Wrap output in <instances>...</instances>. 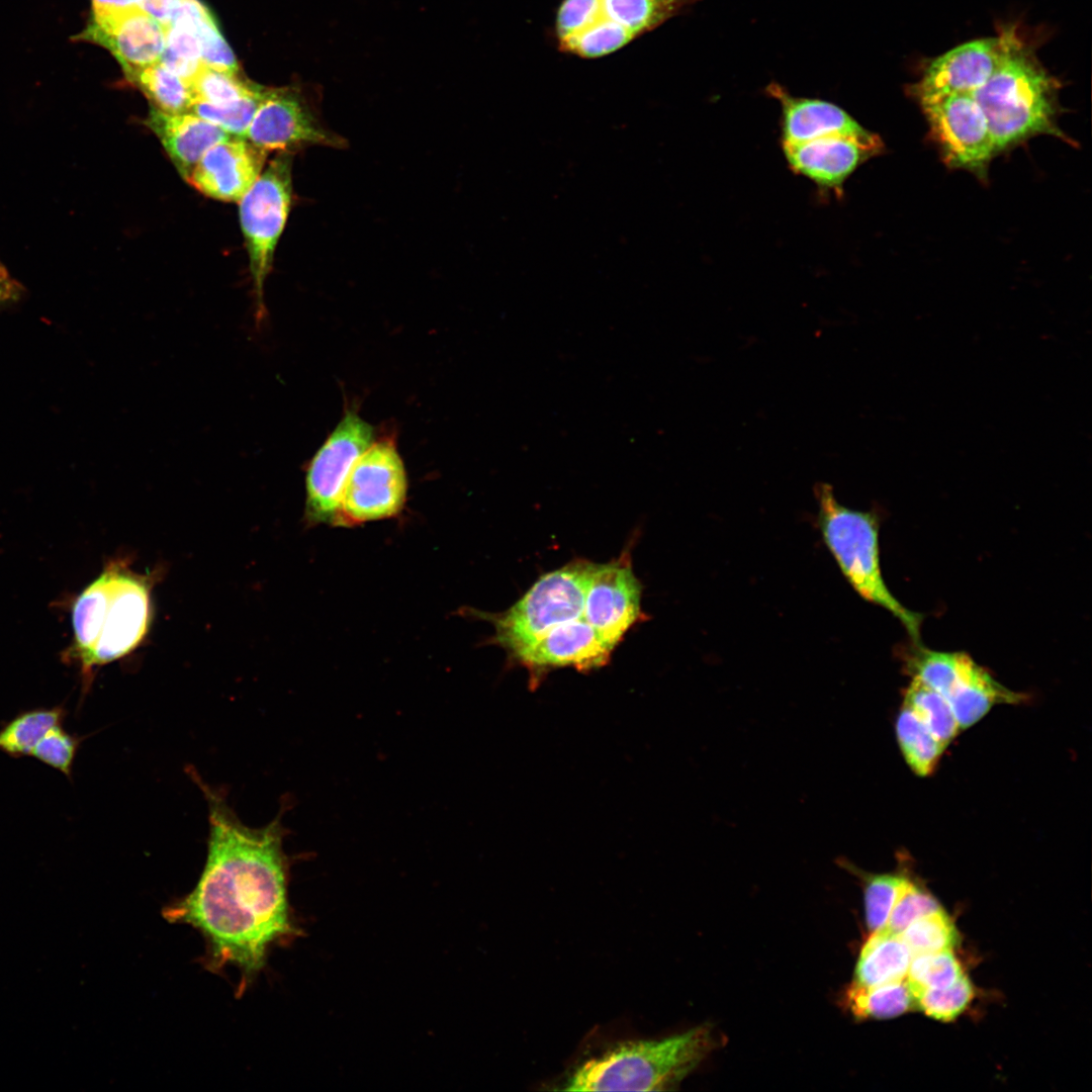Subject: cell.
Returning <instances> with one entry per match:
<instances>
[{
  "mask_svg": "<svg viewBox=\"0 0 1092 1092\" xmlns=\"http://www.w3.org/2000/svg\"><path fill=\"white\" fill-rule=\"evenodd\" d=\"M190 776L209 811L206 861L194 889L164 910L171 922L191 925L207 942L211 966H235L245 978L264 966L269 947L291 930L287 902L288 831L280 813L261 828L243 824L225 794Z\"/></svg>",
  "mask_w": 1092,
  "mask_h": 1092,
  "instance_id": "6da1fadb",
  "label": "cell"
},
{
  "mask_svg": "<svg viewBox=\"0 0 1092 1092\" xmlns=\"http://www.w3.org/2000/svg\"><path fill=\"white\" fill-rule=\"evenodd\" d=\"M152 582L111 561L76 599L67 656L80 664L88 685L95 667L128 655L144 641L153 616Z\"/></svg>",
  "mask_w": 1092,
  "mask_h": 1092,
  "instance_id": "7a4b0ae2",
  "label": "cell"
},
{
  "mask_svg": "<svg viewBox=\"0 0 1092 1092\" xmlns=\"http://www.w3.org/2000/svg\"><path fill=\"white\" fill-rule=\"evenodd\" d=\"M1002 33L1001 61L974 93L987 118L996 153L1036 134L1060 135L1055 123V82L1014 28Z\"/></svg>",
  "mask_w": 1092,
  "mask_h": 1092,
  "instance_id": "3957f363",
  "label": "cell"
},
{
  "mask_svg": "<svg viewBox=\"0 0 1092 1092\" xmlns=\"http://www.w3.org/2000/svg\"><path fill=\"white\" fill-rule=\"evenodd\" d=\"M708 1027L663 1039L624 1042L577 1067L566 1091H660L690 1074L712 1050Z\"/></svg>",
  "mask_w": 1092,
  "mask_h": 1092,
  "instance_id": "277c9868",
  "label": "cell"
},
{
  "mask_svg": "<svg viewBox=\"0 0 1092 1092\" xmlns=\"http://www.w3.org/2000/svg\"><path fill=\"white\" fill-rule=\"evenodd\" d=\"M701 0H562L554 22L559 51L581 59L611 55Z\"/></svg>",
  "mask_w": 1092,
  "mask_h": 1092,
  "instance_id": "5b68a950",
  "label": "cell"
},
{
  "mask_svg": "<svg viewBox=\"0 0 1092 1092\" xmlns=\"http://www.w3.org/2000/svg\"><path fill=\"white\" fill-rule=\"evenodd\" d=\"M816 495L820 533L844 577L861 598L897 618L914 643L919 645L923 617L904 607L892 595L883 578L879 523L875 514L841 505L829 484L818 485Z\"/></svg>",
  "mask_w": 1092,
  "mask_h": 1092,
  "instance_id": "8992f818",
  "label": "cell"
},
{
  "mask_svg": "<svg viewBox=\"0 0 1092 1092\" xmlns=\"http://www.w3.org/2000/svg\"><path fill=\"white\" fill-rule=\"evenodd\" d=\"M596 564L577 560L541 576L510 609L477 613L494 627L493 643L513 657L559 624L583 617Z\"/></svg>",
  "mask_w": 1092,
  "mask_h": 1092,
  "instance_id": "52a82bcc",
  "label": "cell"
},
{
  "mask_svg": "<svg viewBox=\"0 0 1092 1092\" xmlns=\"http://www.w3.org/2000/svg\"><path fill=\"white\" fill-rule=\"evenodd\" d=\"M292 155L277 153L239 201L259 329L266 317L264 285L292 204Z\"/></svg>",
  "mask_w": 1092,
  "mask_h": 1092,
  "instance_id": "ba28073f",
  "label": "cell"
},
{
  "mask_svg": "<svg viewBox=\"0 0 1092 1092\" xmlns=\"http://www.w3.org/2000/svg\"><path fill=\"white\" fill-rule=\"evenodd\" d=\"M406 475L394 444H371L346 480L335 526H356L396 516L403 508Z\"/></svg>",
  "mask_w": 1092,
  "mask_h": 1092,
  "instance_id": "9c48e42d",
  "label": "cell"
},
{
  "mask_svg": "<svg viewBox=\"0 0 1092 1092\" xmlns=\"http://www.w3.org/2000/svg\"><path fill=\"white\" fill-rule=\"evenodd\" d=\"M372 427L347 413L308 464L304 519L336 525L343 489L359 456L371 445Z\"/></svg>",
  "mask_w": 1092,
  "mask_h": 1092,
  "instance_id": "30bf717a",
  "label": "cell"
},
{
  "mask_svg": "<svg viewBox=\"0 0 1092 1092\" xmlns=\"http://www.w3.org/2000/svg\"><path fill=\"white\" fill-rule=\"evenodd\" d=\"M245 139L267 154H294L310 146L347 147V141L328 128L299 93L287 88H264Z\"/></svg>",
  "mask_w": 1092,
  "mask_h": 1092,
  "instance_id": "8fae6325",
  "label": "cell"
},
{
  "mask_svg": "<svg viewBox=\"0 0 1092 1092\" xmlns=\"http://www.w3.org/2000/svg\"><path fill=\"white\" fill-rule=\"evenodd\" d=\"M931 133L952 167L983 171L996 149L974 94H953L922 106Z\"/></svg>",
  "mask_w": 1092,
  "mask_h": 1092,
  "instance_id": "7c38bea8",
  "label": "cell"
},
{
  "mask_svg": "<svg viewBox=\"0 0 1092 1092\" xmlns=\"http://www.w3.org/2000/svg\"><path fill=\"white\" fill-rule=\"evenodd\" d=\"M791 170L823 189L842 193L846 179L859 165L880 154L883 142L875 132L834 133L807 142L782 144Z\"/></svg>",
  "mask_w": 1092,
  "mask_h": 1092,
  "instance_id": "4fadbf2b",
  "label": "cell"
},
{
  "mask_svg": "<svg viewBox=\"0 0 1092 1092\" xmlns=\"http://www.w3.org/2000/svg\"><path fill=\"white\" fill-rule=\"evenodd\" d=\"M1003 50L1001 32L963 43L933 60L914 87L920 105L953 94H974L997 69Z\"/></svg>",
  "mask_w": 1092,
  "mask_h": 1092,
  "instance_id": "5bb4252c",
  "label": "cell"
},
{
  "mask_svg": "<svg viewBox=\"0 0 1092 1092\" xmlns=\"http://www.w3.org/2000/svg\"><path fill=\"white\" fill-rule=\"evenodd\" d=\"M641 585L629 556L596 564L585 596L583 619L615 646L640 617Z\"/></svg>",
  "mask_w": 1092,
  "mask_h": 1092,
  "instance_id": "9a60e30c",
  "label": "cell"
},
{
  "mask_svg": "<svg viewBox=\"0 0 1092 1092\" xmlns=\"http://www.w3.org/2000/svg\"><path fill=\"white\" fill-rule=\"evenodd\" d=\"M267 153L248 140L231 136L210 147L187 177L203 195L239 202L265 167Z\"/></svg>",
  "mask_w": 1092,
  "mask_h": 1092,
  "instance_id": "2e32d148",
  "label": "cell"
},
{
  "mask_svg": "<svg viewBox=\"0 0 1092 1092\" xmlns=\"http://www.w3.org/2000/svg\"><path fill=\"white\" fill-rule=\"evenodd\" d=\"M614 647L582 617L559 624L513 657L537 679L554 667L573 666L579 670L600 667L607 663Z\"/></svg>",
  "mask_w": 1092,
  "mask_h": 1092,
  "instance_id": "e0dca14e",
  "label": "cell"
},
{
  "mask_svg": "<svg viewBox=\"0 0 1092 1092\" xmlns=\"http://www.w3.org/2000/svg\"><path fill=\"white\" fill-rule=\"evenodd\" d=\"M74 39L103 47L127 75L161 61L165 28L139 9L103 21L89 20Z\"/></svg>",
  "mask_w": 1092,
  "mask_h": 1092,
  "instance_id": "ac0fdd59",
  "label": "cell"
},
{
  "mask_svg": "<svg viewBox=\"0 0 1092 1092\" xmlns=\"http://www.w3.org/2000/svg\"><path fill=\"white\" fill-rule=\"evenodd\" d=\"M764 91L781 106L782 144L802 143L834 133L858 134L868 130L833 102L792 95L777 82H770Z\"/></svg>",
  "mask_w": 1092,
  "mask_h": 1092,
  "instance_id": "d6986e66",
  "label": "cell"
},
{
  "mask_svg": "<svg viewBox=\"0 0 1092 1092\" xmlns=\"http://www.w3.org/2000/svg\"><path fill=\"white\" fill-rule=\"evenodd\" d=\"M145 123L159 139L185 180L210 147L232 136L219 126L189 111L166 112L152 106Z\"/></svg>",
  "mask_w": 1092,
  "mask_h": 1092,
  "instance_id": "ffe728a7",
  "label": "cell"
},
{
  "mask_svg": "<svg viewBox=\"0 0 1092 1092\" xmlns=\"http://www.w3.org/2000/svg\"><path fill=\"white\" fill-rule=\"evenodd\" d=\"M946 699L962 730L982 719L994 705L1018 704L1026 696L1002 686L966 654L957 684Z\"/></svg>",
  "mask_w": 1092,
  "mask_h": 1092,
  "instance_id": "44dd1931",
  "label": "cell"
},
{
  "mask_svg": "<svg viewBox=\"0 0 1092 1092\" xmlns=\"http://www.w3.org/2000/svg\"><path fill=\"white\" fill-rule=\"evenodd\" d=\"M912 953L900 934L879 929L864 943L857 960L854 982L876 986L906 978Z\"/></svg>",
  "mask_w": 1092,
  "mask_h": 1092,
  "instance_id": "7402d4cb",
  "label": "cell"
},
{
  "mask_svg": "<svg viewBox=\"0 0 1092 1092\" xmlns=\"http://www.w3.org/2000/svg\"><path fill=\"white\" fill-rule=\"evenodd\" d=\"M843 1003L857 1018H891L916 1007L906 978L876 985L852 984L843 995Z\"/></svg>",
  "mask_w": 1092,
  "mask_h": 1092,
  "instance_id": "603a6c76",
  "label": "cell"
},
{
  "mask_svg": "<svg viewBox=\"0 0 1092 1092\" xmlns=\"http://www.w3.org/2000/svg\"><path fill=\"white\" fill-rule=\"evenodd\" d=\"M125 77L143 91L154 107L166 112L189 111L192 103L189 84L162 62L132 71Z\"/></svg>",
  "mask_w": 1092,
  "mask_h": 1092,
  "instance_id": "cb8c5ba5",
  "label": "cell"
},
{
  "mask_svg": "<svg viewBox=\"0 0 1092 1092\" xmlns=\"http://www.w3.org/2000/svg\"><path fill=\"white\" fill-rule=\"evenodd\" d=\"M896 735L900 750L910 768L920 777L930 775L945 747L904 704L896 721Z\"/></svg>",
  "mask_w": 1092,
  "mask_h": 1092,
  "instance_id": "d4e9b609",
  "label": "cell"
},
{
  "mask_svg": "<svg viewBox=\"0 0 1092 1092\" xmlns=\"http://www.w3.org/2000/svg\"><path fill=\"white\" fill-rule=\"evenodd\" d=\"M903 704L915 713L944 747L961 730L948 700L915 678L906 690Z\"/></svg>",
  "mask_w": 1092,
  "mask_h": 1092,
  "instance_id": "484cf974",
  "label": "cell"
},
{
  "mask_svg": "<svg viewBox=\"0 0 1092 1092\" xmlns=\"http://www.w3.org/2000/svg\"><path fill=\"white\" fill-rule=\"evenodd\" d=\"M967 653L934 651L917 645L906 657V670L945 698L954 688Z\"/></svg>",
  "mask_w": 1092,
  "mask_h": 1092,
  "instance_id": "4316f807",
  "label": "cell"
},
{
  "mask_svg": "<svg viewBox=\"0 0 1092 1092\" xmlns=\"http://www.w3.org/2000/svg\"><path fill=\"white\" fill-rule=\"evenodd\" d=\"M61 708L22 713L0 730V750L12 756L30 755L33 747L56 725L62 724Z\"/></svg>",
  "mask_w": 1092,
  "mask_h": 1092,
  "instance_id": "83f0119b",
  "label": "cell"
},
{
  "mask_svg": "<svg viewBox=\"0 0 1092 1092\" xmlns=\"http://www.w3.org/2000/svg\"><path fill=\"white\" fill-rule=\"evenodd\" d=\"M900 935L912 957L952 949L960 941L952 920L941 908L916 918Z\"/></svg>",
  "mask_w": 1092,
  "mask_h": 1092,
  "instance_id": "f1b7e54d",
  "label": "cell"
},
{
  "mask_svg": "<svg viewBox=\"0 0 1092 1092\" xmlns=\"http://www.w3.org/2000/svg\"><path fill=\"white\" fill-rule=\"evenodd\" d=\"M197 25L173 21L165 29V48L160 61L188 84L202 66Z\"/></svg>",
  "mask_w": 1092,
  "mask_h": 1092,
  "instance_id": "f546056e",
  "label": "cell"
},
{
  "mask_svg": "<svg viewBox=\"0 0 1092 1092\" xmlns=\"http://www.w3.org/2000/svg\"><path fill=\"white\" fill-rule=\"evenodd\" d=\"M189 86L192 102L202 101L215 105L233 103L254 95L261 89L240 79L237 73L216 70L203 64L189 82Z\"/></svg>",
  "mask_w": 1092,
  "mask_h": 1092,
  "instance_id": "4dcf8cb0",
  "label": "cell"
},
{
  "mask_svg": "<svg viewBox=\"0 0 1092 1092\" xmlns=\"http://www.w3.org/2000/svg\"><path fill=\"white\" fill-rule=\"evenodd\" d=\"M952 949L919 953L912 957L906 981L913 997L925 989H938L951 985L963 975Z\"/></svg>",
  "mask_w": 1092,
  "mask_h": 1092,
  "instance_id": "1f68e13d",
  "label": "cell"
},
{
  "mask_svg": "<svg viewBox=\"0 0 1092 1092\" xmlns=\"http://www.w3.org/2000/svg\"><path fill=\"white\" fill-rule=\"evenodd\" d=\"M263 91L264 88H261L258 93L229 104L215 105L195 101L191 103L189 112L212 122L232 136L245 139L261 101Z\"/></svg>",
  "mask_w": 1092,
  "mask_h": 1092,
  "instance_id": "d6a6232c",
  "label": "cell"
},
{
  "mask_svg": "<svg viewBox=\"0 0 1092 1092\" xmlns=\"http://www.w3.org/2000/svg\"><path fill=\"white\" fill-rule=\"evenodd\" d=\"M974 995L973 986L964 974L951 985L938 989H925L914 996L916 1008L941 1021H951L969 1005Z\"/></svg>",
  "mask_w": 1092,
  "mask_h": 1092,
  "instance_id": "836d02e7",
  "label": "cell"
},
{
  "mask_svg": "<svg viewBox=\"0 0 1092 1092\" xmlns=\"http://www.w3.org/2000/svg\"><path fill=\"white\" fill-rule=\"evenodd\" d=\"M864 881L866 918L869 929L874 932L887 922L894 903L907 879L903 876L882 874L861 875Z\"/></svg>",
  "mask_w": 1092,
  "mask_h": 1092,
  "instance_id": "e575fe53",
  "label": "cell"
},
{
  "mask_svg": "<svg viewBox=\"0 0 1092 1092\" xmlns=\"http://www.w3.org/2000/svg\"><path fill=\"white\" fill-rule=\"evenodd\" d=\"M938 909L940 907L934 897L907 880L881 929L892 934H901L916 918Z\"/></svg>",
  "mask_w": 1092,
  "mask_h": 1092,
  "instance_id": "d590c367",
  "label": "cell"
},
{
  "mask_svg": "<svg viewBox=\"0 0 1092 1092\" xmlns=\"http://www.w3.org/2000/svg\"><path fill=\"white\" fill-rule=\"evenodd\" d=\"M80 738L69 734L62 724L51 728L33 747L30 756L71 777Z\"/></svg>",
  "mask_w": 1092,
  "mask_h": 1092,
  "instance_id": "8d00e7d4",
  "label": "cell"
},
{
  "mask_svg": "<svg viewBox=\"0 0 1092 1092\" xmlns=\"http://www.w3.org/2000/svg\"><path fill=\"white\" fill-rule=\"evenodd\" d=\"M197 36L201 62L204 66L220 71L238 72L236 57L219 32L210 12L198 23Z\"/></svg>",
  "mask_w": 1092,
  "mask_h": 1092,
  "instance_id": "74e56055",
  "label": "cell"
},
{
  "mask_svg": "<svg viewBox=\"0 0 1092 1092\" xmlns=\"http://www.w3.org/2000/svg\"><path fill=\"white\" fill-rule=\"evenodd\" d=\"M143 0H91V21L111 19L142 9Z\"/></svg>",
  "mask_w": 1092,
  "mask_h": 1092,
  "instance_id": "f35d334b",
  "label": "cell"
},
{
  "mask_svg": "<svg viewBox=\"0 0 1092 1092\" xmlns=\"http://www.w3.org/2000/svg\"><path fill=\"white\" fill-rule=\"evenodd\" d=\"M183 0H143L142 10L165 29L170 26Z\"/></svg>",
  "mask_w": 1092,
  "mask_h": 1092,
  "instance_id": "ab89813d",
  "label": "cell"
},
{
  "mask_svg": "<svg viewBox=\"0 0 1092 1092\" xmlns=\"http://www.w3.org/2000/svg\"><path fill=\"white\" fill-rule=\"evenodd\" d=\"M22 291V286L10 275L7 268L0 262V305L16 301L21 296Z\"/></svg>",
  "mask_w": 1092,
  "mask_h": 1092,
  "instance_id": "60d3db41",
  "label": "cell"
}]
</instances>
